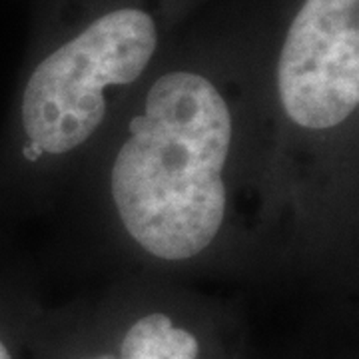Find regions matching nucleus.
I'll return each mask as SVG.
<instances>
[{
    "label": "nucleus",
    "mask_w": 359,
    "mask_h": 359,
    "mask_svg": "<svg viewBox=\"0 0 359 359\" xmlns=\"http://www.w3.org/2000/svg\"><path fill=\"white\" fill-rule=\"evenodd\" d=\"M230 146V108L208 78L184 70L158 78L110 174L132 240L168 262L202 254L226 216Z\"/></svg>",
    "instance_id": "obj_1"
},
{
    "label": "nucleus",
    "mask_w": 359,
    "mask_h": 359,
    "mask_svg": "<svg viewBox=\"0 0 359 359\" xmlns=\"http://www.w3.org/2000/svg\"><path fill=\"white\" fill-rule=\"evenodd\" d=\"M158 44L152 16L120 8L94 20L48 54L26 82L22 126L40 152L66 154L102 124L104 90L126 86L146 70Z\"/></svg>",
    "instance_id": "obj_2"
},
{
    "label": "nucleus",
    "mask_w": 359,
    "mask_h": 359,
    "mask_svg": "<svg viewBox=\"0 0 359 359\" xmlns=\"http://www.w3.org/2000/svg\"><path fill=\"white\" fill-rule=\"evenodd\" d=\"M283 112L297 126L330 130L359 104V0H306L278 60Z\"/></svg>",
    "instance_id": "obj_3"
},
{
    "label": "nucleus",
    "mask_w": 359,
    "mask_h": 359,
    "mask_svg": "<svg viewBox=\"0 0 359 359\" xmlns=\"http://www.w3.org/2000/svg\"><path fill=\"white\" fill-rule=\"evenodd\" d=\"M204 344L192 327L168 311H146L132 320L114 344L72 359H202Z\"/></svg>",
    "instance_id": "obj_4"
},
{
    "label": "nucleus",
    "mask_w": 359,
    "mask_h": 359,
    "mask_svg": "<svg viewBox=\"0 0 359 359\" xmlns=\"http://www.w3.org/2000/svg\"><path fill=\"white\" fill-rule=\"evenodd\" d=\"M0 359H14L11 347L6 346V341L2 337H0Z\"/></svg>",
    "instance_id": "obj_5"
}]
</instances>
